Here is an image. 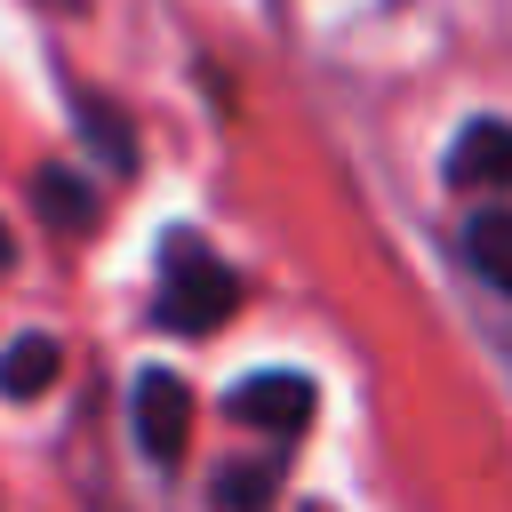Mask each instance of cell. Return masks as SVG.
I'll list each match as a JSON object with an SVG mask.
<instances>
[{
	"mask_svg": "<svg viewBox=\"0 0 512 512\" xmlns=\"http://www.w3.org/2000/svg\"><path fill=\"white\" fill-rule=\"evenodd\" d=\"M232 304H240V272H232L208 240L168 232V240H160L152 320H160V328H176V336H208V328H224V320H232Z\"/></svg>",
	"mask_w": 512,
	"mask_h": 512,
	"instance_id": "obj_2",
	"label": "cell"
},
{
	"mask_svg": "<svg viewBox=\"0 0 512 512\" xmlns=\"http://www.w3.org/2000/svg\"><path fill=\"white\" fill-rule=\"evenodd\" d=\"M280 464H288V448H272L264 464H224V472H216V504H224V512H264L272 488H280Z\"/></svg>",
	"mask_w": 512,
	"mask_h": 512,
	"instance_id": "obj_6",
	"label": "cell"
},
{
	"mask_svg": "<svg viewBox=\"0 0 512 512\" xmlns=\"http://www.w3.org/2000/svg\"><path fill=\"white\" fill-rule=\"evenodd\" d=\"M32 192H40V216H48V224H72V232H88V224H96V200H88V184H80V176L40 168V176H32Z\"/></svg>",
	"mask_w": 512,
	"mask_h": 512,
	"instance_id": "obj_7",
	"label": "cell"
},
{
	"mask_svg": "<svg viewBox=\"0 0 512 512\" xmlns=\"http://www.w3.org/2000/svg\"><path fill=\"white\" fill-rule=\"evenodd\" d=\"M80 120H88V144H96L112 168H136V136H120V112H112V104L80 96Z\"/></svg>",
	"mask_w": 512,
	"mask_h": 512,
	"instance_id": "obj_8",
	"label": "cell"
},
{
	"mask_svg": "<svg viewBox=\"0 0 512 512\" xmlns=\"http://www.w3.org/2000/svg\"><path fill=\"white\" fill-rule=\"evenodd\" d=\"M224 408H232L240 424H256L272 448H288V440H304V424H312V408H320V384H312L304 368H264V376H240Z\"/></svg>",
	"mask_w": 512,
	"mask_h": 512,
	"instance_id": "obj_3",
	"label": "cell"
},
{
	"mask_svg": "<svg viewBox=\"0 0 512 512\" xmlns=\"http://www.w3.org/2000/svg\"><path fill=\"white\" fill-rule=\"evenodd\" d=\"M0 272H8V232H0Z\"/></svg>",
	"mask_w": 512,
	"mask_h": 512,
	"instance_id": "obj_9",
	"label": "cell"
},
{
	"mask_svg": "<svg viewBox=\"0 0 512 512\" xmlns=\"http://www.w3.org/2000/svg\"><path fill=\"white\" fill-rule=\"evenodd\" d=\"M504 360H512V328H504Z\"/></svg>",
	"mask_w": 512,
	"mask_h": 512,
	"instance_id": "obj_10",
	"label": "cell"
},
{
	"mask_svg": "<svg viewBox=\"0 0 512 512\" xmlns=\"http://www.w3.org/2000/svg\"><path fill=\"white\" fill-rule=\"evenodd\" d=\"M304 512H320V504H304Z\"/></svg>",
	"mask_w": 512,
	"mask_h": 512,
	"instance_id": "obj_11",
	"label": "cell"
},
{
	"mask_svg": "<svg viewBox=\"0 0 512 512\" xmlns=\"http://www.w3.org/2000/svg\"><path fill=\"white\" fill-rule=\"evenodd\" d=\"M128 424H136V448L152 464H176L184 440H192V384L176 368H144L136 392H128Z\"/></svg>",
	"mask_w": 512,
	"mask_h": 512,
	"instance_id": "obj_4",
	"label": "cell"
},
{
	"mask_svg": "<svg viewBox=\"0 0 512 512\" xmlns=\"http://www.w3.org/2000/svg\"><path fill=\"white\" fill-rule=\"evenodd\" d=\"M56 360H64L56 336H16V344L0 352V392H8V400H40V392L56 384Z\"/></svg>",
	"mask_w": 512,
	"mask_h": 512,
	"instance_id": "obj_5",
	"label": "cell"
},
{
	"mask_svg": "<svg viewBox=\"0 0 512 512\" xmlns=\"http://www.w3.org/2000/svg\"><path fill=\"white\" fill-rule=\"evenodd\" d=\"M440 184L456 200V256L480 288L512 296V120H464Z\"/></svg>",
	"mask_w": 512,
	"mask_h": 512,
	"instance_id": "obj_1",
	"label": "cell"
}]
</instances>
